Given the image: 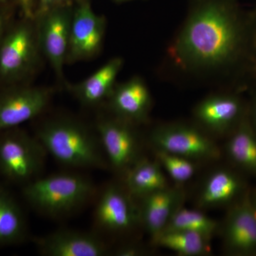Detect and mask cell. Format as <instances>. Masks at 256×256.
<instances>
[{
    "instance_id": "18",
    "label": "cell",
    "mask_w": 256,
    "mask_h": 256,
    "mask_svg": "<svg viewBox=\"0 0 256 256\" xmlns=\"http://www.w3.org/2000/svg\"><path fill=\"white\" fill-rule=\"evenodd\" d=\"M244 185L238 175L226 169L215 170L202 185L197 197L200 208H216L228 204L240 194Z\"/></svg>"
},
{
    "instance_id": "15",
    "label": "cell",
    "mask_w": 256,
    "mask_h": 256,
    "mask_svg": "<svg viewBox=\"0 0 256 256\" xmlns=\"http://www.w3.org/2000/svg\"><path fill=\"white\" fill-rule=\"evenodd\" d=\"M40 254L46 256H104L108 248L95 234L62 229L35 240Z\"/></svg>"
},
{
    "instance_id": "22",
    "label": "cell",
    "mask_w": 256,
    "mask_h": 256,
    "mask_svg": "<svg viewBox=\"0 0 256 256\" xmlns=\"http://www.w3.org/2000/svg\"><path fill=\"white\" fill-rule=\"evenodd\" d=\"M152 242L156 246L169 249L180 256H201L210 252V239L196 232H164Z\"/></svg>"
},
{
    "instance_id": "32",
    "label": "cell",
    "mask_w": 256,
    "mask_h": 256,
    "mask_svg": "<svg viewBox=\"0 0 256 256\" xmlns=\"http://www.w3.org/2000/svg\"><path fill=\"white\" fill-rule=\"evenodd\" d=\"M254 74H255L256 76V60L255 62V64H254Z\"/></svg>"
},
{
    "instance_id": "17",
    "label": "cell",
    "mask_w": 256,
    "mask_h": 256,
    "mask_svg": "<svg viewBox=\"0 0 256 256\" xmlns=\"http://www.w3.org/2000/svg\"><path fill=\"white\" fill-rule=\"evenodd\" d=\"M124 64L122 58L114 57L84 80L76 84L65 82L66 88L86 107L106 104L117 84Z\"/></svg>"
},
{
    "instance_id": "33",
    "label": "cell",
    "mask_w": 256,
    "mask_h": 256,
    "mask_svg": "<svg viewBox=\"0 0 256 256\" xmlns=\"http://www.w3.org/2000/svg\"><path fill=\"white\" fill-rule=\"evenodd\" d=\"M252 203H254V206H255V208H256V198L255 201L252 202Z\"/></svg>"
},
{
    "instance_id": "1",
    "label": "cell",
    "mask_w": 256,
    "mask_h": 256,
    "mask_svg": "<svg viewBox=\"0 0 256 256\" xmlns=\"http://www.w3.org/2000/svg\"><path fill=\"white\" fill-rule=\"evenodd\" d=\"M256 60L254 11L238 0H188L158 72L180 86L235 90Z\"/></svg>"
},
{
    "instance_id": "21",
    "label": "cell",
    "mask_w": 256,
    "mask_h": 256,
    "mask_svg": "<svg viewBox=\"0 0 256 256\" xmlns=\"http://www.w3.org/2000/svg\"><path fill=\"white\" fill-rule=\"evenodd\" d=\"M226 151L236 164L256 174V132L246 118L230 133Z\"/></svg>"
},
{
    "instance_id": "12",
    "label": "cell",
    "mask_w": 256,
    "mask_h": 256,
    "mask_svg": "<svg viewBox=\"0 0 256 256\" xmlns=\"http://www.w3.org/2000/svg\"><path fill=\"white\" fill-rule=\"evenodd\" d=\"M98 228L112 234H124L140 224L139 206L124 186L111 184L99 196L95 210Z\"/></svg>"
},
{
    "instance_id": "4",
    "label": "cell",
    "mask_w": 256,
    "mask_h": 256,
    "mask_svg": "<svg viewBox=\"0 0 256 256\" xmlns=\"http://www.w3.org/2000/svg\"><path fill=\"white\" fill-rule=\"evenodd\" d=\"M42 56L34 18L13 21L0 42V87L30 82Z\"/></svg>"
},
{
    "instance_id": "11",
    "label": "cell",
    "mask_w": 256,
    "mask_h": 256,
    "mask_svg": "<svg viewBox=\"0 0 256 256\" xmlns=\"http://www.w3.org/2000/svg\"><path fill=\"white\" fill-rule=\"evenodd\" d=\"M106 28V18L96 14L90 0H78L74 6L67 64L90 60L98 54Z\"/></svg>"
},
{
    "instance_id": "5",
    "label": "cell",
    "mask_w": 256,
    "mask_h": 256,
    "mask_svg": "<svg viewBox=\"0 0 256 256\" xmlns=\"http://www.w3.org/2000/svg\"><path fill=\"white\" fill-rule=\"evenodd\" d=\"M46 154L36 136L20 127L0 132V174L12 182L25 185L40 178Z\"/></svg>"
},
{
    "instance_id": "8",
    "label": "cell",
    "mask_w": 256,
    "mask_h": 256,
    "mask_svg": "<svg viewBox=\"0 0 256 256\" xmlns=\"http://www.w3.org/2000/svg\"><path fill=\"white\" fill-rule=\"evenodd\" d=\"M74 4L55 6L35 14L33 18L42 55L62 82L64 66L67 64Z\"/></svg>"
},
{
    "instance_id": "24",
    "label": "cell",
    "mask_w": 256,
    "mask_h": 256,
    "mask_svg": "<svg viewBox=\"0 0 256 256\" xmlns=\"http://www.w3.org/2000/svg\"><path fill=\"white\" fill-rule=\"evenodd\" d=\"M156 160L164 168L170 178L178 184L186 182L196 172V162L159 150H154Z\"/></svg>"
},
{
    "instance_id": "26",
    "label": "cell",
    "mask_w": 256,
    "mask_h": 256,
    "mask_svg": "<svg viewBox=\"0 0 256 256\" xmlns=\"http://www.w3.org/2000/svg\"><path fill=\"white\" fill-rule=\"evenodd\" d=\"M78 0H38L36 3L34 14L43 12L55 6L74 4Z\"/></svg>"
},
{
    "instance_id": "2",
    "label": "cell",
    "mask_w": 256,
    "mask_h": 256,
    "mask_svg": "<svg viewBox=\"0 0 256 256\" xmlns=\"http://www.w3.org/2000/svg\"><path fill=\"white\" fill-rule=\"evenodd\" d=\"M47 153L74 169H105L109 166L96 129L80 120L57 116L46 120L36 134Z\"/></svg>"
},
{
    "instance_id": "28",
    "label": "cell",
    "mask_w": 256,
    "mask_h": 256,
    "mask_svg": "<svg viewBox=\"0 0 256 256\" xmlns=\"http://www.w3.org/2000/svg\"><path fill=\"white\" fill-rule=\"evenodd\" d=\"M22 16L28 18H33L36 9V0H16Z\"/></svg>"
},
{
    "instance_id": "3",
    "label": "cell",
    "mask_w": 256,
    "mask_h": 256,
    "mask_svg": "<svg viewBox=\"0 0 256 256\" xmlns=\"http://www.w3.org/2000/svg\"><path fill=\"white\" fill-rule=\"evenodd\" d=\"M90 178L66 172L35 178L24 185L23 196L30 206L50 217L65 216L84 206L95 196Z\"/></svg>"
},
{
    "instance_id": "31",
    "label": "cell",
    "mask_w": 256,
    "mask_h": 256,
    "mask_svg": "<svg viewBox=\"0 0 256 256\" xmlns=\"http://www.w3.org/2000/svg\"><path fill=\"white\" fill-rule=\"evenodd\" d=\"M112 1L117 4H122V3L128 2L138 1V0H112Z\"/></svg>"
},
{
    "instance_id": "7",
    "label": "cell",
    "mask_w": 256,
    "mask_h": 256,
    "mask_svg": "<svg viewBox=\"0 0 256 256\" xmlns=\"http://www.w3.org/2000/svg\"><path fill=\"white\" fill-rule=\"evenodd\" d=\"M138 127L109 112L96 121V132L109 166L122 176L143 156Z\"/></svg>"
},
{
    "instance_id": "30",
    "label": "cell",
    "mask_w": 256,
    "mask_h": 256,
    "mask_svg": "<svg viewBox=\"0 0 256 256\" xmlns=\"http://www.w3.org/2000/svg\"><path fill=\"white\" fill-rule=\"evenodd\" d=\"M12 6V0H0V6Z\"/></svg>"
},
{
    "instance_id": "29",
    "label": "cell",
    "mask_w": 256,
    "mask_h": 256,
    "mask_svg": "<svg viewBox=\"0 0 256 256\" xmlns=\"http://www.w3.org/2000/svg\"><path fill=\"white\" fill-rule=\"evenodd\" d=\"M252 124H254V126H252V127L254 128V130H255L256 132V96L255 97V99H254V104H252Z\"/></svg>"
},
{
    "instance_id": "34",
    "label": "cell",
    "mask_w": 256,
    "mask_h": 256,
    "mask_svg": "<svg viewBox=\"0 0 256 256\" xmlns=\"http://www.w3.org/2000/svg\"><path fill=\"white\" fill-rule=\"evenodd\" d=\"M254 12L255 13V14H256V6L255 10H254Z\"/></svg>"
},
{
    "instance_id": "27",
    "label": "cell",
    "mask_w": 256,
    "mask_h": 256,
    "mask_svg": "<svg viewBox=\"0 0 256 256\" xmlns=\"http://www.w3.org/2000/svg\"><path fill=\"white\" fill-rule=\"evenodd\" d=\"M146 252L144 248L138 244H129L119 247L116 255L120 256H136L143 255Z\"/></svg>"
},
{
    "instance_id": "20",
    "label": "cell",
    "mask_w": 256,
    "mask_h": 256,
    "mask_svg": "<svg viewBox=\"0 0 256 256\" xmlns=\"http://www.w3.org/2000/svg\"><path fill=\"white\" fill-rule=\"evenodd\" d=\"M26 224L20 205L8 190L0 186V246L22 242Z\"/></svg>"
},
{
    "instance_id": "14",
    "label": "cell",
    "mask_w": 256,
    "mask_h": 256,
    "mask_svg": "<svg viewBox=\"0 0 256 256\" xmlns=\"http://www.w3.org/2000/svg\"><path fill=\"white\" fill-rule=\"evenodd\" d=\"M220 230L228 254H256V210L249 198L246 197L230 210Z\"/></svg>"
},
{
    "instance_id": "16",
    "label": "cell",
    "mask_w": 256,
    "mask_h": 256,
    "mask_svg": "<svg viewBox=\"0 0 256 256\" xmlns=\"http://www.w3.org/2000/svg\"><path fill=\"white\" fill-rule=\"evenodd\" d=\"M139 200L141 226L153 240L164 230L174 214L183 207L185 193L181 186H169Z\"/></svg>"
},
{
    "instance_id": "25",
    "label": "cell",
    "mask_w": 256,
    "mask_h": 256,
    "mask_svg": "<svg viewBox=\"0 0 256 256\" xmlns=\"http://www.w3.org/2000/svg\"><path fill=\"white\" fill-rule=\"evenodd\" d=\"M12 6H0V42L13 20Z\"/></svg>"
},
{
    "instance_id": "19",
    "label": "cell",
    "mask_w": 256,
    "mask_h": 256,
    "mask_svg": "<svg viewBox=\"0 0 256 256\" xmlns=\"http://www.w3.org/2000/svg\"><path fill=\"white\" fill-rule=\"evenodd\" d=\"M124 178V188L134 200L169 186L159 162L144 156L128 170Z\"/></svg>"
},
{
    "instance_id": "13",
    "label": "cell",
    "mask_w": 256,
    "mask_h": 256,
    "mask_svg": "<svg viewBox=\"0 0 256 256\" xmlns=\"http://www.w3.org/2000/svg\"><path fill=\"white\" fill-rule=\"evenodd\" d=\"M106 104L109 114L139 126L149 120L153 98L146 80L134 76L117 82Z\"/></svg>"
},
{
    "instance_id": "9",
    "label": "cell",
    "mask_w": 256,
    "mask_h": 256,
    "mask_svg": "<svg viewBox=\"0 0 256 256\" xmlns=\"http://www.w3.org/2000/svg\"><path fill=\"white\" fill-rule=\"evenodd\" d=\"M246 106L235 90H214L192 110L193 122L212 137L230 134L246 118Z\"/></svg>"
},
{
    "instance_id": "23",
    "label": "cell",
    "mask_w": 256,
    "mask_h": 256,
    "mask_svg": "<svg viewBox=\"0 0 256 256\" xmlns=\"http://www.w3.org/2000/svg\"><path fill=\"white\" fill-rule=\"evenodd\" d=\"M220 224L216 220L200 210H188L182 207L172 217L162 232L186 230L202 234L206 238L212 239L216 232L220 230Z\"/></svg>"
},
{
    "instance_id": "10",
    "label": "cell",
    "mask_w": 256,
    "mask_h": 256,
    "mask_svg": "<svg viewBox=\"0 0 256 256\" xmlns=\"http://www.w3.org/2000/svg\"><path fill=\"white\" fill-rule=\"evenodd\" d=\"M54 95L53 89L31 82L0 87V132L41 116Z\"/></svg>"
},
{
    "instance_id": "6",
    "label": "cell",
    "mask_w": 256,
    "mask_h": 256,
    "mask_svg": "<svg viewBox=\"0 0 256 256\" xmlns=\"http://www.w3.org/2000/svg\"><path fill=\"white\" fill-rule=\"evenodd\" d=\"M154 150L168 152L195 162L216 161L220 148L214 138L195 122H163L154 126L149 133Z\"/></svg>"
}]
</instances>
